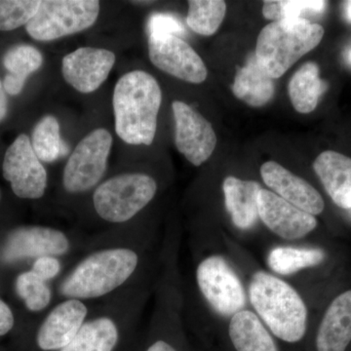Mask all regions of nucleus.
<instances>
[{
	"instance_id": "f257e3e1",
	"label": "nucleus",
	"mask_w": 351,
	"mask_h": 351,
	"mask_svg": "<svg viewBox=\"0 0 351 351\" xmlns=\"http://www.w3.org/2000/svg\"><path fill=\"white\" fill-rule=\"evenodd\" d=\"M248 298L265 327L281 346L295 348L307 334L308 313L302 295L291 284L269 272H254Z\"/></svg>"
},
{
	"instance_id": "f03ea898",
	"label": "nucleus",
	"mask_w": 351,
	"mask_h": 351,
	"mask_svg": "<svg viewBox=\"0 0 351 351\" xmlns=\"http://www.w3.org/2000/svg\"><path fill=\"white\" fill-rule=\"evenodd\" d=\"M162 92L156 78L134 71L119 78L113 92L115 132L129 145H149L157 128Z\"/></svg>"
},
{
	"instance_id": "7ed1b4c3",
	"label": "nucleus",
	"mask_w": 351,
	"mask_h": 351,
	"mask_svg": "<svg viewBox=\"0 0 351 351\" xmlns=\"http://www.w3.org/2000/svg\"><path fill=\"white\" fill-rule=\"evenodd\" d=\"M323 36L322 25L304 18L274 21L258 34L255 56L263 71L276 80L317 47Z\"/></svg>"
},
{
	"instance_id": "20e7f679",
	"label": "nucleus",
	"mask_w": 351,
	"mask_h": 351,
	"mask_svg": "<svg viewBox=\"0 0 351 351\" xmlns=\"http://www.w3.org/2000/svg\"><path fill=\"white\" fill-rule=\"evenodd\" d=\"M138 256L127 248L105 249L88 256L61 285L69 299H95L110 294L137 269Z\"/></svg>"
},
{
	"instance_id": "39448f33",
	"label": "nucleus",
	"mask_w": 351,
	"mask_h": 351,
	"mask_svg": "<svg viewBox=\"0 0 351 351\" xmlns=\"http://www.w3.org/2000/svg\"><path fill=\"white\" fill-rule=\"evenodd\" d=\"M156 191V180L151 176L141 173L115 176L95 191V210L110 223H125L154 199Z\"/></svg>"
},
{
	"instance_id": "423d86ee",
	"label": "nucleus",
	"mask_w": 351,
	"mask_h": 351,
	"mask_svg": "<svg viewBox=\"0 0 351 351\" xmlns=\"http://www.w3.org/2000/svg\"><path fill=\"white\" fill-rule=\"evenodd\" d=\"M99 13L97 0H43L25 29L36 40H55L89 29Z\"/></svg>"
},
{
	"instance_id": "0eeeda50",
	"label": "nucleus",
	"mask_w": 351,
	"mask_h": 351,
	"mask_svg": "<svg viewBox=\"0 0 351 351\" xmlns=\"http://www.w3.org/2000/svg\"><path fill=\"white\" fill-rule=\"evenodd\" d=\"M196 283L205 301L219 316L230 319L246 308L248 295L230 263L219 254L207 256L196 267Z\"/></svg>"
},
{
	"instance_id": "6e6552de",
	"label": "nucleus",
	"mask_w": 351,
	"mask_h": 351,
	"mask_svg": "<svg viewBox=\"0 0 351 351\" xmlns=\"http://www.w3.org/2000/svg\"><path fill=\"white\" fill-rule=\"evenodd\" d=\"M112 145V135L103 128L92 131L78 143L64 170V188L68 193H84L101 181Z\"/></svg>"
},
{
	"instance_id": "1a4fd4ad",
	"label": "nucleus",
	"mask_w": 351,
	"mask_h": 351,
	"mask_svg": "<svg viewBox=\"0 0 351 351\" xmlns=\"http://www.w3.org/2000/svg\"><path fill=\"white\" fill-rule=\"evenodd\" d=\"M4 179L13 193L24 199L43 197L47 188V171L32 147L31 140L21 134L7 149L2 164Z\"/></svg>"
},
{
	"instance_id": "9d476101",
	"label": "nucleus",
	"mask_w": 351,
	"mask_h": 351,
	"mask_svg": "<svg viewBox=\"0 0 351 351\" xmlns=\"http://www.w3.org/2000/svg\"><path fill=\"white\" fill-rule=\"evenodd\" d=\"M149 56L157 69L184 82L200 84L206 80L204 62L188 43L174 34H152Z\"/></svg>"
},
{
	"instance_id": "9b49d317",
	"label": "nucleus",
	"mask_w": 351,
	"mask_h": 351,
	"mask_svg": "<svg viewBox=\"0 0 351 351\" xmlns=\"http://www.w3.org/2000/svg\"><path fill=\"white\" fill-rule=\"evenodd\" d=\"M172 108L178 151L193 165H202L213 154L218 142L213 126L197 110L184 101H173Z\"/></svg>"
},
{
	"instance_id": "f8f14e48",
	"label": "nucleus",
	"mask_w": 351,
	"mask_h": 351,
	"mask_svg": "<svg viewBox=\"0 0 351 351\" xmlns=\"http://www.w3.org/2000/svg\"><path fill=\"white\" fill-rule=\"evenodd\" d=\"M258 219L270 232L285 240L304 239L317 228L315 216L302 211L269 189H261L258 195Z\"/></svg>"
},
{
	"instance_id": "ddd939ff",
	"label": "nucleus",
	"mask_w": 351,
	"mask_h": 351,
	"mask_svg": "<svg viewBox=\"0 0 351 351\" xmlns=\"http://www.w3.org/2000/svg\"><path fill=\"white\" fill-rule=\"evenodd\" d=\"M69 249L68 237L56 228L47 226H22L9 233L2 249L4 262L13 263L25 258L61 256Z\"/></svg>"
},
{
	"instance_id": "4468645a",
	"label": "nucleus",
	"mask_w": 351,
	"mask_h": 351,
	"mask_svg": "<svg viewBox=\"0 0 351 351\" xmlns=\"http://www.w3.org/2000/svg\"><path fill=\"white\" fill-rule=\"evenodd\" d=\"M114 53L107 49L82 47L64 57V80L80 93H92L107 80L114 66Z\"/></svg>"
},
{
	"instance_id": "2eb2a0df",
	"label": "nucleus",
	"mask_w": 351,
	"mask_h": 351,
	"mask_svg": "<svg viewBox=\"0 0 351 351\" xmlns=\"http://www.w3.org/2000/svg\"><path fill=\"white\" fill-rule=\"evenodd\" d=\"M261 176L269 191L302 211L313 216L324 211L325 202L319 191L276 161L263 163Z\"/></svg>"
},
{
	"instance_id": "dca6fc26",
	"label": "nucleus",
	"mask_w": 351,
	"mask_h": 351,
	"mask_svg": "<svg viewBox=\"0 0 351 351\" xmlns=\"http://www.w3.org/2000/svg\"><path fill=\"white\" fill-rule=\"evenodd\" d=\"M87 307L80 300L69 299L58 304L39 328L36 341L40 350H63L84 324Z\"/></svg>"
},
{
	"instance_id": "f3484780",
	"label": "nucleus",
	"mask_w": 351,
	"mask_h": 351,
	"mask_svg": "<svg viewBox=\"0 0 351 351\" xmlns=\"http://www.w3.org/2000/svg\"><path fill=\"white\" fill-rule=\"evenodd\" d=\"M351 343V290L332 300L313 337L309 351H348Z\"/></svg>"
},
{
	"instance_id": "a211bd4d",
	"label": "nucleus",
	"mask_w": 351,
	"mask_h": 351,
	"mask_svg": "<svg viewBox=\"0 0 351 351\" xmlns=\"http://www.w3.org/2000/svg\"><path fill=\"white\" fill-rule=\"evenodd\" d=\"M226 335L232 351H287L250 309L240 311L228 319Z\"/></svg>"
},
{
	"instance_id": "6ab92c4d",
	"label": "nucleus",
	"mask_w": 351,
	"mask_h": 351,
	"mask_svg": "<svg viewBox=\"0 0 351 351\" xmlns=\"http://www.w3.org/2000/svg\"><path fill=\"white\" fill-rule=\"evenodd\" d=\"M328 195L341 209H351V158L334 151L321 152L313 162Z\"/></svg>"
},
{
	"instance_id": "aec40b11",
	"label": "nucleus",
	"mask_w": 351,
	"mask_h": 351,
	"mask_svg": "<svg viewBox=\"0 0 351 351\" xmlns=\"http://www.w3.org/2000/svg\"><path fill=\"white\" fill-rule=\"evenodd\" d=\"M262 186L256 181L228 176L223 181L226 211L233 225L240 230H249L258 219V195Z\"/></svg>"
},
{
	"instance_id": "412c9836",
	"label": "nucleus",
	"mask_w": 351,
	"mask_h": 351,
	"mask_svg": "<svg viewBox=\"0 0 351 351\" xmlns=\"http://www.w3.org/2000/svg\"><path fill=\"white\" fill-rule=\"evenodd\" d=\"M232 90L237 99L251 107L258 108L267 105L274 98L276 84L253 54L248 58L246 64L237 71Z\"/></svg>"
},
{
	"instance_id": "4be33fe9",
	"label": "nucleus",
	"mask_w": 351,
	"mask_h": 351,
	"mask_svg": "<svg viewBox=\"0 0 351 351\" xmlns=\"http://www.w3.org/2000/svg\"><path fill=\"white\" fill-rule=\"evenodd\" d=\"M288 89L295 110L300 113H311L317 107L320 97L327 91L328 83L321 80L318 64L307 62L292 76Z\"/></svg>"
},
{
	"instance_id": "5701e85b",
	"label": "nucleus",
	"mask_w": 351,
	"mask_h": 351,
	"mask_svg": "<svg viewBox=\"0 0 351 351\" xmlns=\"http://www.w3.org/2000/svg\"><path fill=\"white\" fill-rule=\"evenodd\" d=\"M326 252L314 247L278 246L267 255V265L278 276H292L306 269L317 267L326 260Z\"/></svg>"
},
{
	"instance_id": "b1692460",
	"label": "nucleus",
	"mask_w": 351,
	"mask_h": 351,
	"mask_svg": "<svg viewBox=\"0 0 351 351\" xmlns=\"http://www.w3.org/2000/svg\"><path fill=\"white\" fill-rule=\"evenodd\" d=\"M119 341L114 321L99 317L88 321L68 346L60 351H112Z\"/></svg>"
},
{
	"instance_id": "393cba45",
	"label": "nucleus",
	"mask_w": 351,
	"mask_h": 351,
	"mask_svg": "<svg viewBox=\"0 0 351 351\" xmlns=\"http://www.w3.org/2000/svg\"><path fill=\"white\" fill-rule=\"evenodd\" d=\"M226 3L223 0H189L186 23L200 36H213L225 19Z\"/></svg>"
},
{
	"instance_id": "a878e982",
	"label": "nucleus",
	"mask_w": 351,
	"mask_h": 351,
	"mask_svg": "<svg viewBox=\"0 0 351 351\" xmlns=\"http://www.w3.org/2000/svg\"><path fill=\"white\" fill-rule=\"evenodd\" d=\"M63 138L60 136V124L56 117L48 114L34 126L32 135V147L43 162H54L60 157V147Z\"/></svg>"
},
{
	"instance_id": "bb28decb",
	"label": "nucleus",
	"mask_w": 351,
	"mask_h": 351,
	"mask_svg": "<svg viewBox=\"0 0 351 351\" xmlns=\"http://www.w3.org/2000/svg\"><path fill=\"white\" fill-rule=\"evenodd\" d=\"M326 5L320 0H267L263 2V15L272 22L298 19L302 14L323 12Z\"/></svg>"
},
{
	"instance_id": "cd10ccee",
	"label": "nucleus",
	"mask_w": 351,
	"mask_h": 351,
	"mask_svg": "<svg viewBox=\"0 0 351 351\" xmlns=\"http://www.w3.org/2000/svg\"><path fill=\"white\" fill-rule=\"evenodd\" d=\"M40 51L27 44H18L10 48L3 56V66L8 73L27 80L43 66Z\"/></svg>"
},
{
	"instance_id": "c85d7f7f",
	"label": "nucleus",
	"mask_w": 351,
	"mask_h": 351,
	"mask_svg": "<svg viewBox=\"0 0 351 351\" xmlns=\"http://www.w3.org/2000/svg\"><path fill=\"white\" fill-rule=\"evenodd\" d=\"M16 291L29 311H41L50 304L51 291L47 282L32 270L17 277Z\"/></svg>"
},
{
	"instance_id": "c756f323",
	"label": "nucleus",
	"mask_w": 351,
	"mask_h": 351,
	"mask_svg": "<svg viewBox=\"0 0 351 351\" xmlns=\"http://www.w3.org/2000/svg\"><path fill=\"white\" fill-rule=\"evenodd\" d=\"M39 5L38 0H0V31L10 32L27 25Z\"/></svg>"
},
{
	"instance_id": "7c9ffc66",
	"label": "nucleus",
	"mask_w": 351,
	"mask_h": 351,
	"mask_svg": "<svg viewBox=\"0 0 351 351\" xmlns=\"http://www.w3.org/2000/svg\"><path fill=\"white\" fill-rule=\"evenodd\" d=\"M147 31L152 34H174L184 32L181 21L171 14L156 13L147 22Z\"/></svg>"
},
{
	"instance_id": "2f4dec72",
	"label": "nucleus",
	"mask_w": 351,
	"mask_h": 351,
	"mask_svg": "<svg viewBox=\"0 0 351 351\" xmlns=\"http://www.w3.org/2000/svg\"><path fill=\"white\" fill-rule=\"evenodd\" d=\"M60 270H61V263L56 257H53V256H45V257L36 258L32 269V272H34L36 276L40 277L46 282L56 277L59 274Z\"/></svg>"
},
{
	"instance_id": "473e14b6",
	"label": "nucleus",
	"mask_w": 351,
	"mask_h": 351,
	"mask_svg": "<svg viewBox=\"0 0 351 351\" xmlns=\"http://www.w3.org/2000/svg\"><path fill=\"white\" fill-rule=\"evenodd\" d=\"M14 315L10 307L0 299V336H4L14 327Z\"/></svg>"
},
{
	"instance_id": "72a5a7b5",
	"label": "nucleus",
	"mask_w": 351,
	"mask_h": 351,
	"mask_svg": "<svg viewBox=\"0 0 351 351\" xmlns=\"http://www.w3.org/2000/svg\"><path fill=\"white\" fill-rule=\"evenodd\" d=\"M25 82L27 80H23V78L7 73L5 77H4V82L2 83H3L4 90H5L7 94L16 96L24 89Z\"/></svg>"
},
{
	"instance_id": "f704fd0d",
	"label": "nucleus",
	"mask_w": 351,
	"mask_h": 351,
	"mask_svg": "<svg viewBox=\"0 0 351 351\" xmlns=\"http://www.w3.org/2000/svg\"><path fill=\"white\" fill-rule=\"evenodd\" d=\"M145 351H180V350L172 341L165 339H158L154 341Z\"/></svg>"
},
{
	"instance_id": "c9c22d12",
	"label": "nucleus",
	"mask_w": 351,
	"mask_h": 351,
	"mask_svg": "<svg viewBox=\"0 0 351 351\" xmlns=\"http://www.w3.org/2000/svg\"><path fill=\"white\" fill-rule=\"evenodd\" d=\"M7 112H8V100H7L3 83L0 80V122L5 119Z\"/></svg>"
},
{
	"instance_id": "e433bc0d",
	"label": "nucleus",
	"mask_w": 351,
	"mask_h": 351,
	"mask_svg": "<svg viewBox=\"0 0 351 351\" xmlns=\"http://www.w3.org/2000/svg\"><path fill=\"white\" fill-rule=\"evenodd\" d=\"M69 152V147L68 144L64 142V140H62L61 147H60V157L66 156Z\"/></svg>"
},
{
	"instance_id": "4c0bfd02",
	"label": "nucleus",
	"mask_w": 351,
	"mask_h": 351,
	"mask_svg": "<svg viewBox=\"0 0 351 351\" xmlns=\"http://www.w3.org/2000/svg\"><path fill=\"white\" fill-rule=\"evenodd\" d=\"M346 18L351 22V1L345 2Z\"/></svg>"
},
{
	"instance_id": "58836bf2",
	"label": "nucleus",
	"mask_w": 351,
	"mask_h": 351,
	"mask_svg": "<svg viewBox=\"0 0 351 351\" xmlns=\"http://www.w3.org/2000/svg\"><path fill=\"white\" fill-rule=\"evenodd\" d=\"M350 61H351V52H350Z\"/></svg>"
},
{
	"instance_id": "ea45409f",
	"label": "nucleus",
	"mask_w": 351,
	"mask_h": 351,
	"mask_svg": "<svg viewBox=\"0 0 351 351\" xmlns=\"http://www.w3.org/2000/svg\"><path fill=\"white\" fill-rule=\"evenodd\" d=\"M0 197H1V193H0Z\"/></svg>"
}]
</instances>
